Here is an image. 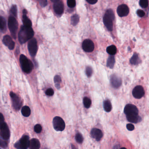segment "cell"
Returning <instances> with one entry per match:
<instances>
[{"label":"cell","instance_id":"obj_1","mask_svg":"<svg viewBox=\"0 0 149 149\" xmlns=\"http://www.w3.org/2000/svg\"><path fill=\"white\" fill-rule=\"evenodd\" d=\"M34 34V32L32 27H27L23 26L18 33V39L20 43L23 44L32 39Z\"/></svg>","mask_w":149,"mask_h":149},{"label":"cell","instance_id":"obj_2","mask_svg":"<svg viewBox=\"0 0 149 149\" xmlns=\"http://www.w3.org/2000/svg\"><path fill=\"white\" fill-rule=\"evenodd\" d=\"M114 19L115 16L113 11L111 9L107 10L103 17V22L109 31H112L113 29V21Z\"/></svg>","mask_w":149,"mask_h":149},{"label":"cell","instance_id":"obj_3","mask_svg":"<svg viewBox=\"0 0 149 149\" xmlns=\"http://www.w3.org/2000/svg\"><path fill=\"white\" fill-rule=\"evenodd\" d=\"M20 63L22 69L24 72L29 73L32 70L33 68L32 63L24 55H21L20 56Z\"/></svg>","mask_w":149,"mask_h":149},{"label":"cell","instance_id":"obj_4","mask_svg":"<svg viewBox=\"0 0 149 149\" xmlns=\"http://www.w3.org/2000/svg\"><path fill=\"white\" fill-rule=\"evenodd\" d=\"M8 26L11 35L13 38H16L17 33L18 29V23L16 18L10 16L8 18Z\"/></svg>","mask_w":149,"mask_h":149},{"label":"cell","instance_id":"obj_5","mask_svg":"<svg viewBox=\"0 0 149 149\" xmlns=\"http://www.w3.org/2000/svg\"><path fill=\"white\" fill-rule=\"evenodd\" d=\"M54 128L57 131H63L65 129V124L63 119L59 117H56L53 120Z\"/></svg>","mask_w":149,"mask_h":149},{"label":"cell","instance_id":"obj_6","mask_svg":"<svg viewBox=\"0 0 149 149\" xmlns=\"http://www.w3.org/2000/svg\"><path fill=\"white\" fill-rule=\"evenodd\" d=\"M29 138L28 136H24L19 141L15 144V147L18 149H27L29 147Z\"/></svg>","mask_w":149,"mask_h":149},{"label":"cell","instance_id":"obj_7","mask_svg":"<svg viewBox=\"0 0 149 149\" xmlns=\"http://www.w3.org/2000/svg\"><path fill=\"white\" fill-rule=\"evenodd\" d=\"M28 48L30 55L32 57L35 56L38 50L37 42L35 38H32L29 40L28 44Z\"/></svg>","mask_w":149,"mask_h":149},{"label":"cell","instance_id":"obj_8","mask_svg":"<svg viewBox=\"0 0 149 149\" xmlns=\"http://www.w3.org/2000/svg\"><path fill=\"white\" fill-rule=\"evenodd\" d=\"M10 95L11 98L12 103L13 107L16 110H19L22 105L21 99L16 93L12 92H10Z\"/></svg>","mask_w":149,"mask_h":149},{"label":"cell","instance_id":"obj_9","mask_svg":"<svg viewBox=\"0 0 149 149\" xmlns=\"http://www.w3.org/2000/svg\"><path fill=\"white\" fill-rule=\"evenodd\" d=\"M0 136L5 140H8L10 138V131L5 123H4L0 127Z\"/></svg>","mask_w":149,"mask_h":149},{"label":"cell","instance_id":"obj_10","mask_svg":"<svg viewBox=\"0 0 149 149\" xmlns=\"http://www.w3.org/2000/svg\"><path fill=\"white\" fill-rule=\"evenodd\" d=\"M124 113L128 115H138V110L136 107L132 104H127L124 108Z\"/></svg>","mask_w":149,"mask_h":149},{"label":"cell","instance_id":"obj_11","mask_svg":"<svg viewBox=\"0 0 149 149\" xmlns=\"http://www.w3.org/2000/svg\"><path fill=\"white\" fill-rule=\"evenodd\" d=\"M82 47L85 52L91 53L94 50V44L90 39H86L82 43Z\"/></svg>","mask_w":149,"mask_h":149},{"label":"cell","instance_id":"obj_12","mask_svg":"<svg viewBox=\"0 0 149 149\" xmlns=\"http://www.w3.org/2000/svg\"><path fill=\"white\" fill-rule=\"evenodd\" d=\"M132 93L135 98L139 99L144 96V90L142 86H136L133 90Z\"/></svg>","mask_w":149,"mask_h":149},{"label":"cell","instance_id":"obj_13","mask_svg":"<svg viewBox=\"0 0 149 149\" xmlns=\"http://www.w3.org/2000/svg\"><path fill=\"white\" fill-rule=\"evenodd\" d=\"M117 12L119 16L121 17L126 16L129 13V9L128 7L124 4L120 5L118 7Z\"/></svg>","mask_w":149,"mask_h":149},{"label":"cell","instance_id":"obj_14","mask_svg":"<svg viewBox=\"0 0 149 149\" xmlns=\"http://www.w3.org/2000/svg\"><path fill=\"white\" fill-rule=\"evenodd\" d=\"M2 41L4 44L8 47L9 49L13 50L15 48V42L9 35H7L4 36Z\"/></svg>","mask_w":149,"mask_h":149},{"label":"cell","instance_id":"obj_15","mask_svg":"<svg viewBox=\"0 0 149 149\" xmlns=\"http://www.w3.org/2000/svg\"><path fill=\"white\" fill-rule=\"evenodd\" d=\"M53 8L56 14L57 15H61L63 12L64 9L63 3L59 0L54 3Z\"/></svg>","mask_w":149,"mask_h":149},{"label":"cell","instance_id":"obj_16","mask_svg":"<svg viewBox=\"0 0 149 149\" xmlns=\"http://www.w3.org/2000/svg\"><path fill=\"white\" fill-rule=\"evenodd\" d=\"M91 135L93 138L97 141L100 140L103 136V134L101 130L98 129L94 128L91 130Z\"/></svg>","mask_w":149,"mask_h":149},{"label":"cell","instance_id":"obj_17","mask_svg":"<svg viewBox=\"0 0 149 149\" xmlns=\"http://www.w3.org/2000/svg\"><path fill=\"white\" fill-rule=\"evenodd\" d=\"M110 81L111 84L114 88H119L122 84L121 79L116 75H113L111 76Z\"/></svg>","mask_w":149,"mask_h":149},{"label":"cell","instance_id":"obj_18","mask_svg":"<svg viewBox=\"0 0 149 149\" xmlns=\"http://www.w3.org/2000/svg\"><path fill=\"white\" fill-rule=\"evenodd\" d=\"M40 147V143L38 140L34 138L29 141V149H39Z\"/></svg>","mask_w":149,"mask_h":149},{"label":"cell","instance_id":"obj_19","mask_svg":"<svg viewBox=\"0 0 149 149\" xmlns=\"http://www.w3.org/2000/svg\"><path fill=\"white\" fill-rule=\"evenodd\" d=\"M127 118L129 122L132 123H138L141 120V117L138 115H128Z\"/></svg>","mask_w":149,"mask_h":149},{"label":"cell","instance_id":"obj_20","mask_svg":"<svg viewBox=\"0 0 149 149\" xmlns=\"http://www.w3.org/2000/svg\"><path fill=\"white\" fill-rule=\"evenodd\" d=\"M24 26L27 27H32V23L31 20L28 18L26 15H23L22 18Z\"/></svg>","mask_w":149,"mask_h":149},{"label":"cell","instance_id":"obj_21","mask_svg":"<svg viewBox=\"0 0 149 149\" xmlns=\"http://www.w3.org/2000/svg\"><path fill=\"white\" fill-rule=\"evenodd\" d=\"M107 52L111 55L116 54L117 52V49L114 45H110L107 47Z\"/></svg>","mask_w":149,"mask_h":149},{"label":"cell","instance_id":"obj_22","mask_svg":"<svg viewBox=\"0 0 149 149\" xmlns=\"http://www.w3.org/2000/svg\"><path fill=\"white\" fill-rule=\"evenodd\" d=\"M22 113L23 116L25 117H28L31 114V110L29 107L24 106L22 109Z\"/></svg>","mask_w":149,"mask_h":149},{"label":"cell","instance_id":"obj_23","mask_svg":"<svg viewBox=\"0 0 149 149\" xmlns=\"http://www.w3.org/2000/svg\"><path fill=\"white\" fill-rule=\"evenodd\" d=\"M6 28V22L4 17L0 16V29L5 31Z\"/></svg>","mask_w":149,"mask_h":149},{"label":"cell","instance_id":"obj_24","mask_svg":"<svg viewBox=\"0 0 149 149\" xmlns=\"http://www.w3.org/2000/svg\"><path fill=\"white\" fill-rule=\"evenodd\" d=\"M115 63V59H114V57L112 56H110L107 60V66L109 68L112 69L114 67Z\"/></svg>","mask_w":149,"mask_h":149},{"label":"cell","instance_id":"obj_25","mask_svg":"<svg viewBox=\"0 0 149 149\" xmlns=\"http://www.w3.org/2000/svg\"><path fill=\"white\" fill-rule=\"evenodd\" d=\"M130 62L132 65L138 64L139 63V58L137 54H134L130 59Z\"/></svg>","mask_w":149,"mask_h":149},{"label":"cell","instance_id":"obj_26","mask_svg":"<svg viewBox=\"0 0 149 149\" xmlns=\"http://www.w3.org/2000/svg\"><path fill=\"white\" fill-rule=\"evenodd\" d=\"M104 109L107 112H109L112 109V105L111 102L108 100L105 101L103 103Z\"/></svg>","mask_w":149,"mask_h":149},{"label":"cell","instance_id":"obj_27","mask_svg":"<svg viewBox=\"0 0 149 149\" xmlns=\"http://www.w3.org/2000/svg\"><path fill=\"white\" fill-rule=\"evenodd\" d=\"M11 16L16 18L17 16V7L16 5H13L10 9Z\"/></svg>","mask_w":149,"mask_h":149},{"label":"cell","instance_id":"obj_28","mask_svg":"<svg viewBox=\"0 0 149 149\" xmlns=\"http://www.w3.org/2000/svg\"><path fill=\"white\" fill-rule=\"evenodd\" d=\"M83 104L85 107L89 108L91 105V101L89 98L85 97L83 99Z\"/></svg>","mask_w":149,"mask_h":149},{"label":"cell","instance_id":"obj_29","mask_svg":"<svg viewBox=\"0 0 149 149\" xmlns=\"http://www.w3.org/2000/svg\"><path fill=\"white\" fill-rule=\"evenodd\" d=\"M79 22V17L78 15H75L71 18V23L73 26H76Z\"/></svg>","mask_w":149,"mask_h":149},{"label":"cell","instance_id":"obj_30","mask_svg":"<svg viewBox=\"0 0 149 149\" xmlns=\"http://www.w3.org/2000/svg\"><path fill=\"white\" fill-rule=\"evenodd\" d=\"M54 82L56 88L59 89L60 88V83L61 82V77L59 76H56L54 78Z\"/></svg>","mask_w":149,"mask_h":149},{"label":"cell","instance_id":"obj_31","mask_svg":"<svg viewBox=\"0 0 149 149\" xmlns=\"http://www.w3.org/2000/svg\"><path fill=\"white\" fill-rule=\"evenodd\" d=\"M76 140L78 143H82L83 141V138L81 134L80 133H77L76 135Z\"/></svg>","mask_w":149,"mask_h":149},{"label":"cell","instance_id":"obj_32","mask_svg":"<svg viewBox=\"0 0 149 149\" xmlns=\"http://www.w3.org/2000/svg\"><path fill=\"white\" fill-rule=\"evenodd\" d=\"M148 0H140V5L142 8H145L148 7Z\"/></svg>","mask_w":149,"mask_h":149},{"label":"cell","instance_id":"obj_33","mask_svg":"<svg viewBox=\"0 0 149 149\" xmlns=\"http://www.w3.org/2000/svg\"><path fill=\"white\" fill-rule=\"evenodd\" d=\"M67 5L70 8H73L76 6V0H67Z\"/></svg>","mask_w":149,"mask_h":149},{"label":"cell","instance_id":"obj_34","mask_svg":"<svg viewBox=\"0 0 149 149\" xmlns=\"http://www.w3.org/2000/svg\"><path fill=\"white\" fill-rule=\"evenodd\" d=\"M34 130L36 133H41L42 130V127L40 124H37L34 127Z\"/></svg>","mask_w":149,"mask_h":149},{"label":"cell","instance_id":"obj_35","mask_svg":"<svg viewBox=\"0 0 149 149\" xmlns=\"http://www.w3.org/2000/svg\"><path fill=\"white\" fill-rule=\"evenodd\" d=\"M4 140L0 139V147L6 149V148L7 147V143L6 141Z\"/></svg>","mask_w":149,"mask_h":149},{"label":"cell","instance_id":"obj_36","mask_svg":"<svg viewBox=\"0 0 149 149\" xmlns=\"http://www.w3.org/2000/svg\"><path fill=\"white\" fill-rule=\"evenodd\" d=\"M92 73V68L90 67H87L86 69V73L87 76L88 77L91 76Z\"/></svg>","mask_w":149,"mask_h":149},{"label":"cell","instance_id":"obj_37","mask_svg":"<svg viewBox=\"0 0 149 149\" xmlns=\"http://www.w3.org/2000/svg\"><path fill=\"white\" fill-rule=\"evenodd\" d=\"M54 93V92L53 90L52 89H51V88L48 89V90L46 91V92H45V94L48 96H53Z\"/></svg>","mask_w":149,"mask_h":149},{"label":"cell","instance_id":"obj_38","mask_svg":"<svg viewBox=\"0 0 149 149\" xmlns=\"http://www.w3.org/2000/svg\"><path fill=\"white\" fill-rule=\"evenodd\" d=\"M39 2L40 5L42 7H44L47 5V0H37Z\"/></svg>","mask_w":149,"mask_h":149},{"label":"cell","instance_id":"obj_39","mask_svg":"<svg viewBox=\"0 0 149 149\" xmlns=\"http://www.w3.org/2000/svg\"><path fill=\"white\" fill-rule=\"evenodd\" d=\"M136 13H137L138 16L141 18L144 16L145 15V13L144 11L142 10H138L136 12Z\"/></svg>","mask_w":149,"mask_h":149},{"label":"cell","instance_id":"obj_40","mask_svg":"<svg viewBox=\"0 0 149 149\" xmlns=\"http://www.w3.org/2000/svg\"><path fill=\"white\" fill-rule=\"evenodd\" d=\"M127 128L129 131H133L135 127L134 125H133L132 124H128L127 125Z\"/></svg>","mask_w":149,"mask_h":149},{"label":"cell","instance_id":"obj_41","mask_svg":"<svg viewBox=\"0 0 149 149\" xmlns=\"http://www.w3.org/2000/svg\"><path fill=\"white\" fill-rule=\"evenodd\" d=\"M4 122V117L2 113H0V127L3 124Z\"/></svg>","mask_w":149,"mask_h":149},{"label":"cell","instance_id":"obj_42","mask_svg":"<svg viewBox=\"0 0 149 149\" xmlns=\"http://www.w3.org/2000/svg\"><path fill=\"white\" fill-rule=\"evenodd\" d=\"M89 4L94 5L97 2L98 0H86Z\"/></svg>","mask_w":149,"mask_h":149},{"label":"cell","instance_id":"obj_43","mask_svg":"<svg viewBox=\"0 0 149 149\" xmlns=\"http://www.w3.org/2000/svg\"><path fill=\"white\" fill-rule=\"evenodd\" d=\"M23 12V15H26L27 13V11L26 10H24Z\"/></svg>","mask_w":149,"mask_h":149},{"label":"cell","instance_id":"obj_44","mask_svg":"<svg viewBox=\"0 0 149 149\" xmlns=\"http://www.w3.org/2000/svg\"><path fill=\"white\" fill-rule=\"evenodd\" d=\"M51 1H52V2H54V3H55V2L59 1V0H51Z\"/></svg>","mask_w":149,"mask_h":149},{"label":"cell","instance_id":"obj_45","mask_svg":"<svg viewBox=\"0 0 149 149\" xmlns=\"http://www.w3.org/2000/svg\"><path fill=\"white\" fill-rule=\"evenodd\" d=\"M72 149H76V147L72 145Z\"/></svg>","mask_w":149,"mask_h":149},{"label":"cell","instance_id":"obj_46","mask_svg":"<svg viewBox=\"0 0 149 149\" xmlns=\"http://www.w3.org/2000/svg\"><path fill=\"white\" fill-rule=\"evenodd\" d=\"M120 149H127L126 148H124V147H123V148H120Z\"/></svg>","mask_w":149,"mask_h":149},{"label":"cell","instance_id":"obj_47","mask_svg":"<svg viewBox=\"0 0 149 149\" xmlns=\"http://www.w3.org/2000/svg\"><path fill=\"white\" fill-rule=\"evenodd\" d=\"M117 146H116L115 148H114V149H117Z\"/></svg>","mask_w":149,"mask_h":149},{"label":"cell","instance_id":"obj_48","mask_svg":"<svg viewBox=\"0 0 149 149\" xmlns=\"http://www.w3.org/2000/svg\"></svg>","mask_w":149,"mask_h":149}]
</instances>
